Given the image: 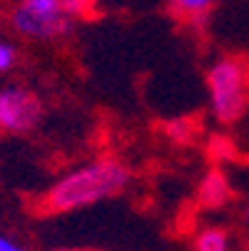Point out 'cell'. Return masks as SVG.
<instances>
[{
	"instance_id": "cell-1",
	"label": "cell",
	"mask_w": 249,
	"mask_h": 251,
	"mask_svg": "<svg viewBox=\"0 0 249 251\" xmlns=\"http://www.w3.org/2000/svg\"><path fill=\"white\" fill-rule=\"evenodd\" d=\"M130 184V169L117 159H97L65 174L45 194L43 211H75L102 199L122 194Z\"/></svg>"
},
{
	"instance_id": "cell-4",
	"label": "cell",
	"mask_w": 249,
	"mask_h": 251,
	"mask_svg": "<svg viewBox=\"0 0 249 251\" xmlns=\"http://www.w3.org/2000/svg\"><path fill=\"white\" fill-rule=\"evenodd\" d=\"M43 104L38 95L30 92L28 87H5L0 90V129L10 134L30 132L40 122Z\"/></svg>"
},
{
	"instance_id": "cell-12",
	"label": "cell",
	"mask_w": 249,
	"mask_h": 251,
	"mask_svg": "<svg viewBox=\"0 0 249 251\" xmlns=\"http://www.w3.org/2000/svg\"><path fill=\"white\" fill-rule=\"evenodd\" d=\"M53 251H78V249H67V246H62V249H53Z\"/></svg>"
},
{
	"instance_id": "cell-6",
	"label": "cell",
	"mask_w": 249,
	"mask_h": 251,
	"mask_svg": "<svg viewBox=\"0 0 249 251\" xmlns=\"http://www.w3.org/2000/svg\"><path fill=\"white\" fill-rule=\"evenodd\" d=\"M232 241L222 226H207L194 236V251H229Z\"/></svg>"
},
{
	"instance_id": "cell-3",
	"label": "cell",
	"mask_w": 249,
	"mask_h": 251,
	"mask_svg": "<svg viewBox=\"0 0 249 251\" xmlns=\"http://www.w3.org/2000/svg\"><path fill=\"white\" fill-rule=\"evenodd\" d=\"M73 15L62 0H20L10 13V25L18 35L28 40L50 43L60 40L73 30Z\"/></svg>"
},
{
	"instance_id": "cell-8",
	"label": "cell",
	"mask_w": 249,
	"mask_h": 251,
	"mask_svg": "<svg viewBox=\"0 0 249 251\" xmlns=\"http://www.w3.org/2000/svg\"><path fill=\"white\" fill-rule=\"evenodd\" d=\"M18 62V48L8 40H0V73H8Z\"/></svg>"
},
{
	"instance_id": "cell-10",
	"label": "cell",
	"mask_w": 249,
	"mask_h": 251,
	"mask_svg": "<svg viewBox=\"0 0 249 251\" xmlns=\"http://www.w3.org/2000/svg\"><path fill=\"white\" fill-rule=\"evenodd\" d=\"M0 251H28V249L20 246L18 241L8 239V236H0Z\"/></svg>"
},
{
	"instance_id": "cell-9",
	"label": "cell",
	"mask_w": 249,
	"mask_h": 251,
	"mask_svg": "<svg viewBox=\"0 0 249 251\" xmlns=\"http://www.w3.org/2000/svg\"><path fill=\"white\" fill-rule=\"evenodd\" d=\"M62 5L73 18H83L95 8V0H62Z\"/></svg>"
},
{
	"instance_id": "cell-2",
	"label": "cell",
	"mask_w": 249,
	"mask_h": 251,
	"mask_svg": "<svg viewBox=\"0 0 249 251\" xmlns=\"http://www.w3.org/2000/svg\"><path fill=\"white\" fill-rule=\"evenodd\" d=\"M209 107L220 122H234L249 102V65L239 57H222L207 73Z\"/></svg>"
},
{
	"instance_id": "cell-5",
	"label": "cell",
	"mask_w": 249,
	"mask_h": 251,
	"mask_svg": "<svg viewBox=\"0 0 249 251\" xmlns=\"http://www.w3.org/2000/svg\"><path fill=\"white\" fill-rule=\"evenodd\" d=\"M199 197L207 206H220L229 199V182L222 172H209L199 187Z\"/></svg>"
},
{
	"instance_id": "cell-7",
	"label": "cell",
	"mask_w": 249,
	"mask_h": 251,
	"mask_svg": "<svg viewBox=\"0 0 249 251\" xmlns=\"http://www.w3.org/2000/svg\"><path fill=\"white\" fill-rule=\"evenodd\" d=\"M215 3L217 0H169V8L177 18L199 23L212 8H215Z\"/></svg>"
},
{
	"instance_id": "cell-11",
	"label": "cell",
	"mask_w": 249,
	"mask_h": 251,
	"mask_svg": "<svg viewBox=\"0 0 249 251\" xmlns=\"http://www.w3.org/2000/svg\"><path fill=\"white\" fill-rule=\"evenodd\" d=\"M244 224H247V226H249V201H247V204H244Z\"/></svg>"
}]
</instances>
